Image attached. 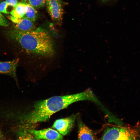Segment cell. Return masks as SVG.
Segmentation results:
<instances>
[{
    "instance_id": "8fae6325",
    "label": "cell",
    "mask_w": 140,
    "mask_h": 140,
    "mask_svg": "<svg viewBox=\"0 0 140 140\" xmlns=\"http://www.w3.org/2000/svg\"><path fill=\"white\" fill-rule=\"evenodd\" d=\"M25 6V16L33 22L36 19L37 12L35 8L27 1L24 3Z\"/></svg>"
},
{
    "instance_id": "d6986e66",
    "label": "cell",
    "mask_w": 140,
    "mask_h": 140,
    "mask_svg": "<svg viewBox=\"0 0 140 140\" xmlns=\"http://www.w3.org/2000/svg\"><path fill=\"white\" fill-rule=\"evenodd\" d=\"M46 0H45V1H46Z\"/></svg>"
},
{
    "instance_id": "8992f818",
    "label": "cell",
    "mask_w": 140,
    "mask_h": 140,
    "mask_svg": "<svg viewBox=\"0 0 140 140\" xmlns=\"http://www.w3.org/2000/svg\"><path fill=\"white\" fill-rule=\"evenodd\" d=\"M75 119L74 115L65 118L56 120L54 123L52 127L57 130L62 135L67 134L74 126Z\"/></svg>"
},
{
    "instance_id": "2e32d148",
    "label": "cell",
    "mask_w": 140,
    "mask_h": 140,
    "mask_svg": "<svg viewBox=\"0 0 140 140\" xmlns=\"http://www.w3.org/2000/svg\"><path fill=\"white\" fill-rule=\"evenodd\" d=\"M5 1L8 5L13 8L18 3V0H6Z\"/></svg>"
},
{
    "instance_id": "52a82bcc",
    "label": "cell",
    "mask_w": 140,
    "mask_h": 140,
    "mask_svg": "<svg viewBox=\"0 0 140 140\" xmlns=\"http://www.w3.org/2000/svg\"><path fill=\"white\" fill-rule=\"evenodd\" d=\"M19 60V59L17 58L11 61H0V74L12 77L17 83L16 70Z\"/></svg>"
},
{
    "instance_id": "5b68a950",
    "label": "cell",
    "mask_w": 140,
    "mask_h": 140,
    "mask_svg": "<svg viewBox=\"0 0 140 140\" xmlns=\"http://www.w3.org/2000/svg\"><path fill=\"white\" fill-rule=\"evenodd\" d=\"M28 131L36 139L62 140L63 138L59 133L50 128L39 130L31 129Z\"/></svg>"
},
{
    "instance_id": "7c38bea8",
    "label": "cell",
    "mask_w": 140,
    "mask_h": 140,
    "mask_svg": "<svg viewBox=\"0 0 140 140\" xmlns=\"http://www.w3.org/2000/svg\"><path fill=\"white\" fill-rule=\"evenodd\" d=\"M13 8L8 5L5 1L0 3V12L8 14L10 13Z\"/></svg>"
},
{
    "instance_id": "277c9868",
    "label": "cell",
    "mask_w": 140,
    "mask_h": 140,
    "mask_svg": "<svg viewBox=\"0 0 140 140\" xmlns=\"http://www.w3.org/2000/svg\"><path fill=\"white\" fill-rule=\"evenodd\" d=\"M45 2L51 19L56 22H61L62 18L63 10L60 0H46Z\"/></svg>"
},
{
    "instance_id": "5bb4252c",
    "label": "cell",
    "mask_w": 140,
    "mask_h": 140,
    "mask_svg": "<svg viewBox=\"0 0 140 140\" xmlns=\"http://www.w3.org/2000/svg\"><path fill=\"white\" fill-rule=\"evenodd\" d=\"M18 138L19 139H35L33 135L30 132L28 133L24 131L20 132L19 133Z\"/></svg>"
},
{
    "instance_id": "4fadbf2b",
    "label": "cell",
    "mask_w": 140,
    "mask_h": 140,
    "mask_svg": "<svg viewBox=\"0 0 140 140\" xmlns=\"http://www.w3.org/2000/svg\"><path fill=\"white\" fill-rule=\"evenodd\" d=\"M28 2L33 7L39 8L43 7L46 4L45 0H27Z\"/></svg>"
},
{
    "instance_id": "e0dca14e",
    "label": "cell",
    "mask_w": 140,
    "mask_h": 140,
    "mask_svg": "<svg viewBox=\"0 0 140 140\" xmlns=\"http://www.w3.org/2000/svg\"><path fill=\"white\" fill-rule=\"evenodd\" d=\"M4 138L3 134L0 130V139H3Z\"/></svg>"
},
{
    "instance_id": "9a60e30c",
    "label": "cell",
    "mask_w": 140,
    "mask_h": 140,
    "mask_svg": "<svg viewBox=\"0 0 140 140\" xmlns=\"http://www.w3.org/2000/svg\"><path fill=\"white\" fill-rule=\"evenodd\" d=\"M9 24L8 20L0 12V26L7 27L9 26Z\"/></svg>"
},
{
    "instance_id": "6da1fadb",
    "label": "cell",
    "mask_w": 140,
    "mask_h": 140,
    "mask_svg": "<svg viewBox=\"0 0 140 140\" xmlns=\"http://www.w3.org/2000/svg\"><path fill=\"white\" fill-rule=\"evenodd\" d=\"M4 35L7 39L18 45L27 53L47 57H53L55 53L52 37L42 28L27 31L14 28L6 31Z\"/></svg>"
},
{
    "instance_id": "ac0fdd59",
    "label": "cell",
    "mask_w": 140,
    "mask_h": 140,
    "mask_svg": "<svg viewBox=\"0 0 140 140\" xmlns=\"http://www.w3.org/2000/svg\"><path fill=\"white\" fill-rule=\"evenodd\" d=\"M103 2H105L109 0H101Z\"/></svg>"
},
{
    "instance_id": "7a4b0ae2",
    "label": "cell",
    "mask_w": 140,
    "mask_h": 140,
    "mask_svg": "<svg viewBox=\"0 0 140 140\" xmlns=\"http://www.w3.org/2000/svg\"><path fill=\"white\" fill-rule=\"evenodd\" d=\"M92 95L88 89L81 93L62 96H56L39 101L32 111L23 119L24 124L30 126L48 120L54 113L67 107L75 102L90 100Z\"/></svg>"
},
{
    "instance_id": "9c48e42d",
    "label": "cell",
    "mask_w": 140,
    "mask_h": 140,
    "mask_svg": "<svg viewBox=\"0 0 140 140\" xmlns=\"http://www.w3.org/2000/svg\"><path fill=\"white\" fill-rule=\"evenodd\" d=\"M78 139H96L92 131L81 122H79L78 123Z\"/></svg>"
},
{
    "instance_id": "30bf717a",
    "label": "cell",
    "mask_w": 140,
    "mask_h": 140,
    "mask_svg": "<svg viewBox=\"0 0 140 140\" xmlns=\"http://www.w3.org/2000/svg\"><path fill=\"white\" fill-rule=\"evenodd\" d=\"M25 4L18 2L10 12L11 15L16 18H21L25 15Z\"/></svg>"
},
{
    "instance_id": "ba28073f",
    "label": "cell",
    "mask_w": 140,
    "mask_h": 140,
    "mask_svg": "<svg viewBox=\"0 0 140 140\" xmlns=\"http://www.w3.org/2000/svg\"><path fill=\"white\" fill-rule=\"evenodd\" d=\"M8 18L13 23L14 28L22 31H31L35 29L33 22L25 15L21 18H16L11 15Z\"/></svg>"
},
{
    "instance_id": "3957f363",
    "label": "cell",
    "mask_w": 140,
    "mask_h": 140,
    "mask_svg": "<svg viewBox=\"0 0 140 140\" xmlns=\"http://www.w3.org/2000/svg\"><path fill=\"white\" fill-rule=\"evenodd\" d=\"M140 138L136 130L124 127L107 128L101 139L102 140H134Z\"/></svg>"
}]
</instances>
